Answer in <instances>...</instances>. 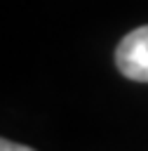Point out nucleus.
Masks as SVG:
<instances>
[{
  "mask_svg": "<svg viewBox=\"0 0 148 151\" xmlns=\"http://www.w3.org/2000/svg\"><path fill=\"white\" fill-rule=\"evenodd\" d=\"M115 64L125 78L148 83V26H141L120 40Z\"/></svg>",
  "mask_w": 148,
  "mask_h": 151,
  "instance_id": "f257e3e1",
  "label": "nucleus"
},
{
  "mask_svg": "<svg viewBox=\"0 0 148 151\" xmlns=\"http://www.w3.org/2000/svg\"><path fill=\"white\" fill-rule=\"evenodd\" d=\"M0 151H35L26 144H16V142H9V139H2L0 137Z\"/></svg>",
  "mask_w": 148,
  "mask_h": 151,
  "instance_id": "f03ea898",
  "label": "nucleus"
}]
</instances>
